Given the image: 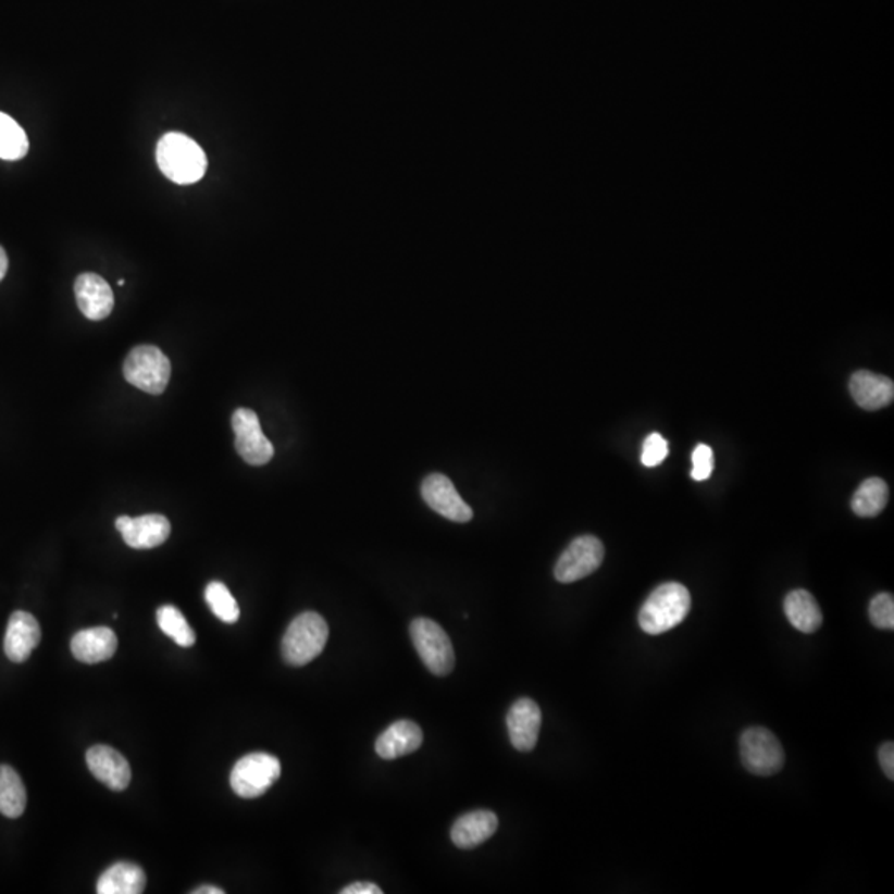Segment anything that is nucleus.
I'll return each mask as SVG.
<instances>
[{
  "label": "nucleus",
  "mask_w": 894,
  "mask_h": 894,
  "mask_svg": "<svg viewBox=\"0 0 894 894\" xmlns=\"http://www.w3.org/2000/svg\"><path fill=\"white\" fill-rule=\"evenodd\" d=\"M157 161L167 179L183 186L198 183L208 170V158L201 146L183 133H167L160 139Z\"/></svg>",
  "instance_id": "nucleus-1"
},
{
  "label": "nucleus",
  "mask_w": 894,
  "mask_h": 894,
  "mask_svg": "<svg viewBox=\"0 0 894 894\" xmlns=\"http://www.w3.org/2000/svg\"><path fill=\"white\" fill-rule=\"evenodd\" d=\"M691 611V593L681 583L658 586L640 610V626L651 636L662 635L686 620Z\"/></svg>",
  "instance_id": "nucleus-2"
},
{
  "label": "nucleus",
  "mask_w": 894,
  "mask_h": 894,
  "mask_svg": "<svg viewBox=\"0 0 894 894\" xmlns=\"http://www.w3.org/2000/svg\"><path fill=\"white\" fill-rule=\"evenodd\" d=\"M328 624L315 611L298 614L285 631L282 656L290 666H306L319 658L328 642Z\"/></svg>",
  "instance_id": "nucleus-3"
},
{
  "label": "nucleus",
  "mask_w": 894,
  "mask_h": 894,
  "mask_svg": "<svg viewBox=\"0 0 894 894\" xmlns=\"http://www.w3.org/2000/svg\"><path fill=\"white\" fill-rule=\"evenodd\" d=\"M123 375L129 385L149 395H161L171 378V361L153 345L133 348L123 363Z\"/></svg>",
  "instance_id": "nucleus-4"
},
{
  "label": "nucleus",
  "mask_w": 894,
  "mask_h": 894,
  "mask_svg": "<svg viewBox=\"0 0 894 894\" xmlns=\"http://www.w3.org/2000/svg\"><path fill=\"white\" fill-rule=\"evenodd\" d=\"M411 640L426 668L436 676H447L455 669L456 656L446 631L430 618H417L409 626Z\"/></svg>",
  "instance_id": "nucleus-5"
},
{
  "label": "nucleus",
  "mask_w": 894,
  "mask_h": 894,
  "mask_svg": "<svg viewBox=\"0 0 894 894\" xmlns=\"http://www.w3.org/2000/svg\"><path fill=\"white\" fill-rule=\"evenodd\" d=\"M282 773L281 760L271 754L253 753L244 756L231 772V787L243 798L264 795Z\"/></svg>",
  "instance_id": "nucleus-6"
},
{
  "label": "nucleus",
  "mask_w": 894,
  "mask_h": 894,
  "mask_svg": "<svg viewBox=\"0 0 894 894\" xmlns=\"http://www.w3.org/2000/svg\"><path fill=\"white\" fill-rule=\"evenodd\" d=\"M741 759L754 775H773L784 769V747L769 729L749 728L741 735Z\"/></svg>",
  "instance_id": "nucleus-7"
},
{
  "label": "nucleus",
  "mask_w": 894,
  "mask_h": 894,
  "mask_svg": "<svg viewBox=\"0 0 894 894\" xmlns=\"http://www.w3.org/2000/svg\"><path fill=\"white\" fill-rule=\"evenodd\" d=\"M605 547L600 538L582 535L575 538L558 558L555 579L560 583H573L592 575L604 563Z\"/></svg>",
  "instance_id": "nucleus-8"
},
{
  "label": "nucleus",
  "mask_w": 894,
  "mask_h": 894,
  "mask_svg": "<svg viewBox=\"0 0 894 894\" xmlns=\"http://www.w3.org/2000/svg\"><path fill=\"white\" fill-rule=\"evenodd\" d=\"M236 449L250 465H265L274 458V446L260 427L259 417L252 409L239 408L233 414Z\"/></svg>",
  "instance_id": "nucleus-9"
},
{
  "label": "nucleus",
  "mask_w": 894,
  "mask_h": 894,
  "mask_svg": "<svg viewBox=\"0 0 894 894\" xmlns=\"http://www.w3.org/2000/svg\"><path fill=\"white\" fill-rule=\"evenodd\" d=\"M421 494H423V499L426 500L427 506L434 512L452 520V522L465 524L474 516L471 507L459 496L451 479L446 477L444 474L427 475L424 479L423 487H421Z\"/></svg>",
  "instance_id": "nucleus-10"
},
{
  "label": "nucleus",
  "mask_w": 894,
  "mask_h": 894,
  "mask_svg": "<svg viewBox=\"0 0 894 894\" xmlns=\"http://www.w3.org/2000/svg\"><path fill=\"white\" fill-rule=\"evenodd\" d=\"M115 525L123 535L125 544L136 550L160 547L171 534L170 520L160 513H148V516L136 517V519L122 516L116 519Z\"/></svg>",
  "instance_id": "nucleus-11"
},
{
  "label": "nucleus",
  "mask_w": 894,
  "mask_h": 894,
  "mask_svg": "<svg viewBox=\"0 0 894 894\" xmlns=\"http://www.w3.org/2000/svg\"><path fill=\"white\" fill-rule=\"evenodd\" d=\"M542 728V711L529 697L516 700L507 712V731L510 742L520 753H531L537 745Z\"/></svg>",
  "instance_id": "nucleus-12"
},
{
  "label": "nucleus",
  "mask_w": 894,
  "mask_h": 894,
  "mask_svg": "<svg viewBox=\"0 0 894 894\" xmlns=\"http://www.w3.org/2000/svg\"><path fill=\"white\" fill-rule=\"evenodd\" d=\"M87 763L95 779L115 792L128 789L132 769L128 760L108 745H94L87 753Z\"/></svg>",
  "instance_id": "nucleus-13"
},
{
  "label": "nucleus",
  "mask_w": 894,
  "mask_h": 894,
  "mask_svg": "<svg viewBox=\"0 0 894 894\" xmlns=\"http://www.w3.org/2000/svg\"><path fill=\"white\" fill-rule=\"evenodd\" d=\"M75 295L80 312L88 320L100 322L107 319L115 307V295L108 282L97 274H82L75 282Z\"/></svg>",
  "instance_id": "nucleus-14"
},
{
  "label": "nucleus",
  "mask_w": 894,
  "mask_h": 894,
  "mask_svg": "<svg viewBox=\"0 0 894 894\" xmlns=\"http://www.w3.org/2000/svg\"><path fill=\"white\" fill-rule=\"evenodd\" d=\"M42 638L39 621L27 611H15L5 631L4 649L11 661L24 662Z\"/></svg>",
  "instance_id": "nucleus-15"
},
{
  "label": "nucleus",
  "mask_w": 894,
  "mask_h": 894,
  "mask_svg": "<svg viewBox=\"0 0 894 894\" xmlns=\"http://www.w3.org/2000/svg\"><path fill=\"white\" fill-rule=\"evenodd\" d=\"M70 648L78 661L97 665L115 656L119 640L115 631L110 628H90L78 631L77 635L73 636Z\"/></svg>",
  "instance_id": "nucleus-16"
},
{
  "label": "nucleus",
  "mask_w": 894,
  "mask_h": 894,
  "mask_svg": "<svg viewBox=\"0 0 894 894\" xmlns=\"http://www.w3.org/2000/svg\"><path fill=\"white\" fill-rule=\"evenodd\" d=\"M849 392L860 408L877 411L893 402L894 383L886 376L861 370L856 371L849 380Z\"/></svg>",
  "instance_id": "nucleus-17"
},
{
  "label": "nucleus",
  "mask_w": 894,
  "mask_h": 894,
  "mask_svg": "<svg viewBox=\"0 0 894 894\" xmlns=\"http://www.w3.org/2000/svg\"><path fill=\"white\" fill-rule=\"evenodd\" d=\"M421 745H423V731H421L420 725L417 722L402 719V721L389 725L380 735L375 749L382 759L393 760L417 753Z\"/></svg>",
  "instance_id": "nucleus-18"
},
{
  "label": "nucleus",
  "mask_w": 894,
  "mask_h": 894,
  "mask_svg": "<svg viewBox=\"0 0 894 894\" xmlns=\"http://www.w3.org/2000/svg\"><path fill=\"white\" fill-rule=\"evenodd\" d=\"M499 818L491 810H475L462 815L451 830L452 843L458 848L469 849L487 842L496 833Z\"/></svg>",
  "instance_id": "nucleus-19"
},
{
  "label": "nucleus",
  "mask_w": 894,
  "mask_h": 894,
  "mask_svg": "<svg viewBox=\"0 0 894 894\" xmlns=\"http://www.w3.org/2000/svg\"><path fill=\"white\" fill-rule=\"evenodd\" d=\"M146 887V874L138 865L120 861L111 865L98 878L97 891L100 894H141Z\"/></svg>",
  "instance_id": "nucleus-20"
},
{
  "label": "nucleus",
  "mask_w": 894,
  "mask_h": 894,
  "mask_svg": "<svg viewBox=\"0 0 894 894\" xmlns=\"http://www.w3.org/2000/svg\"><path fill=\"white\" fill-rule=\"evenodd\" d=\"M785 614L795 630L802 633H815L818 628L822 626L823 614L814 595L807 589H794L785 596L784 601Z\"/></svg>",
  "instance_id": "nucleus-21"
},
{
  "label": "nucleus",
  "mask_w": 894,
  "mask_h": 894,
  "mask_svg": "<svg viewBox=\"0 0 894 894\" xmlns=\"http://www.w3.org/2000/svg\"><path fill=\"white\" fill-rule=\"evenodd\" d=\"M27 792L18 773L12 767L0 766V814L18 818L25 811Z\"/></svg>",
  "instance_id": "nucleus-22"
},
{
  "label": "nucleus",
  "mask_w": 894,
  "mask_h": 894,
  "mask_svg": "<svg viewBox=\"0 0 894 894\" xmlns=\"http://www.w3.org/2000/svg\"><path fill=\"white\" fill-rule=\"evenodd\" d=\"M887 497H890V491L883 479H867L853 496V512L858 517H877L886 507Z\"/></svg>",
  "instance_id": "nucleus-23"
},
{
  "label": "nucleus",
  "mask_w": 894,
  "mask_h": 894,
  "mask_svg": "<svg viewBox=\"0 0 894 894\" xmlns=\"http://www.w3.org/2000/svg\"><path fill=\"white\" fill-rule=\"evenodd\" d=\"M28 138L22 126L0 111V158L17 161L27 154Z\"/></svg>",
  "instance_id": "nucleus-24"
},
{
  "label": "nucleus",
  "mask_w": 894,
  "mask_h": 894,
  "mask_svg": "<svg viewBox=\"0 0 894 894\" xmlns=\"http://www.w3.org/2000/svg\"><path fill=\"white\" fill-rule=\"evenodd\" d=\"M158 624L164 635L170 636L176 645L191 648L196 643L195 630L189 626L188 620L173 605H164L157 613Z\"/></svg>",
  "instance_id": "nucleus-25"
},
{
  "label": "nucleus",
  "mask_w": 894,
  "mask_h": 894,
  "mask_svg": "<svg viewBox=\"0 0 894 894\" xmlns=\"http://www.w3.org/2000/svg\"><path fill=\"white\" fill-rule=\"evenodd\" d=\"M206 601L211 607L212 613L224 621V623H236L240 617V608L236 598L222 582H211L206 588Z\"/></svg>",
  "instance_id": "nucleus-26"
},
{
  "label": "nucleus",
  "mask_w": 894,
  "mask_h": 894,
  "mask_svg": "<svg viewBox=\"0 0 894 894\" xmlns=\"http://www.w3.org/2000/svg\"><path fill=\"white\" fill-rule=\"evenodd\" d=\"M870 620L880 630L894 628V598L891 593H880L870 604Z\"/></svg>",
  "instance_id": "nucleus-27"
},
{
  "label": "nucleus",
  "mask_w": 894,
  "mask_h": 894,
  "mask_svg": "<svg viewBox=\"0 0 894 894\" xmlns=\"http://www.w3.org/2000/svg\"><path fill=\"white\" fill-rule=\"evenodd\" d=\"M668 440L661 434L653 433L646 437L643 444L642 462L648 468H656L665 461L668 456Z\"/></svg>",
  "instance_id": "nucleus-28"
},
{
  "label": "nucleus",
  "mask_w": 894,
  "mask_h": 894,
  "mask_svg": "<svg viewBox=\"0 0 894 894\" xmlns=\"http://www.w3.org/2000/svg\"><path fill=\"white\" fill-rule=\"evenodd\" d=\"M715 469V455L712 449L706 444H699L693 452V475L694 481H706L711 477Z\"/></svg>",
  "instance_id": "nucleus-29"
},
{
  "label": "nucleus",
  "mask_w": 894,
  "mask_h": 894,
  "mask_svg": "<svg viewBox=\"0 0 894 894\" xmlns=\"http://www.w3.org/2000/svg\"><path fill=\"white\" fill-rule=\"evenodd\" d=\"M878 759H880L881 769H883L884 775H886L890 780H894L893 742H884V744L881 745L880 753H878Z\"/></svg>",
  "instance_id": "nucleus-30"
},
{
  "label": "nucleus",
  "mask_w": 894,
  "mask_h": 894,
  "mask_svg": "<svg viewBox=\"0 0 894 894\" xmlns=\"http://www.w3.org/2000/svg\"><path fill=\"white\" fill-rule=\"evenodd\" d=\"M342 894H383V890L376 886L375 883H368V881H357V883L348 884L347 887L340 891Z\"/></svg>",
  "instance_id": "nucleus-31"
},
{
  "label": "nucleus",
  "mask_w": 894,
  "mask_h": 894,
  "mask_svg": "<svg viewBox=\"0 0 894 894\" xmlns=\"http://www.w3.org/2000/svg\"><path fill=\"white\" fill-rule=\"evenodd\" d=\"M8 269H9L8 253H5V250L2 249V247H0V282H2V278H4L5 274H8Z\"/></svg>",
  "instance_id": "nucleus-32"
},
{
  "label": "nucleus",
  "mask_w": 894,
  "mask_h": 894,
  "mask_svg": "<svg viewBox=\"0 0 894 894\" xmlns=\"http://www.w3.org/2000/svg\"><path fill=\"white\" fill-rule=\"evenodd\" d=\"M195 894H224V890L218 886H201L193 891Z\"/></svg>",
  "instance_id": "nucleus-33"
}]
</instances>
